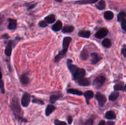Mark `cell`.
<instances>
[{
	"label": "cell",
	"instance_id": "27",
	"mask_svg": "<svg viewBox=\"0 0 126 125\" xmlns=\"http://www.w3.org/2000/svg\"><path fill=\"white\" fill-rule=\"evenodd\" d=\"M89 57V53L87 51V50H86V49H84L81 53V58L82 60H86Z\"/></svg>",
	"mask_w": 126,
	"mask_h": 125
},
{
	"label": "cell",
	"instance_id": "21",
	"mask_svg": "<svg viewBox=\"0 0 126 125\" xmlns=\"http://www.w3.org/2000/svg\"><path fill=\"white\" fill-rule=\"evenodd\" d=\"M79 36L80 37H82V38H89L91 36V32L89 31H81L79 33Z\"/></svg>",
	"mask_w": 126,
	"mask_h": 125
},
{
	"label": "cell",
	"instance_id": "39",
	"mask_svg": "<svg viewBox=\"0 0 126 125\" xmlns=\"http://www.w3.org/2000/svg\"><path fill=\"white\" fill-rule=\"evenodd\" d=\"M98 125H107V123H106V122L104 120H102V121H100Z\"/></svg>",
	"mask_w": 126,
	"mask_h": 125
},
{
	"label": "cell",
	"instance_id": "43",
	"mask_svg": "<svg viewBox=\"0 0 126 125\" xmlns=\"http://www.w3.org/2000/svg\"><path fill=\"white\" fill-rule=\"evenodd\" d=\"M124 89H125V90L126 91V86H125V87H124Z\"/></svg>",
	"mask_w": 126,
	"mask_h": 125
},
{
	"label": "cell",
	"instance_id": "14",
	"mask_svg": "<svg viewBox=\"0 0 126 125\" xmlns=\"http://www.w3.org/2000/svg\"><path fill=\"white\" fill-rule=\"evenodd\" d=\"M62 23L61 21L59 20L52 26V29L54 31H58L62 29Z\"/></svg>",
	"mask_w": 126,
	"mask_h": 125
},
{
	"label": "cell",
	"instance_id": "41",
	"mask_svg": "<svg viewBox=\"0 0 126 125\" xmlns=\"http://www.w3.org/2000/svg\"><path fill=\"white\" fill-rule=\"evenodd\" d=\"M1 78H2V74L0 72V79H1Z\"/></svg>",
	"mask_w": 126,
	"mask_h": 125
},
{
	"label": "cell",
	"instance_id": "2",
	"mask_svg": "<svg viewBox=\"0 0 126 125\" xmlns=\"http://www.w3.org/2000/svg\"><path fill=\"white\" fill-rule=\"evenodd\" d=\"M11 109L13 111L14 114L15 116L18 119V120H22L23 121V118L22 117V111H21L20 107L18 104V100L16 98H14L12 99V103H11Z\"/></svg>",
	"mask_w": 126,
	"mask_h": 125
},
{
	"label": "cell",
	"instance_id": "18",
	"mask_svg": "<svg viewBox=\"0 0 126 125\" xmlns=\"http://www.w3.org/2000/svg\"><path fill=\"white\" fill-rule=\"evenodd\" d=\"M55 17L54 15L50 14L49 15L47 16L45 18V22H46L47 23H49V24H50V23H52L55 22Z\"/></svg>",
	"mask_w": 126,
	"mask_h": 125
},
{
	"label": "cell",
	"instance_id": "1",
	"mask_svg": "<svg viewBox=\"0 0 126 125\" xmlns=\"http://www.w3.org/2000/svg\"><path fill=\"white\" fill-rule=\"evenodd\" d=\"M71 41V38L70 37H65L63 40V49L62 51L59 52V53L55 56V61L56 62H58L60 60L62 59V58L66 54V51H67L68 49V47L70 45V42Z\"/></svg>",
	"mask_w": 126,
	"mask_h": 125
},
{
	"label": "cell",
	"instance_id": "29",
	"mask_svg": "<svg viewBox=\"0 0 126 125\" xmlns=\"http://www.w3.org/2000/svg\"><path fill=\"white\" fill-rule=\"evenodd\" d=\"M123 88H124V83L123 82H119V83H117L114 87V90L116 91L119 90H122V89H123Z\"/></svg>",
	"mask_w": 126,
	"mask_h": 125
},
{
	"label": "cell",
	"instance_id": "4",
	"mask_svg": "<svg viewBox=\"0 0 126 125\" xmlns=\"http://www.w3.org/2000/svg\"><path fill=\"white\" fill-rule=\"evenodd\" d=\"M105 81V77L104 76H99V77H97L94 80L93 82V85L96 88H100V87L103 85Z\"/></svg>",
	"mask_w": 126,
	"mask_h": 125
},
{
	"label": "cell",
	"instance_id": "26",
	"mask_svg": "<svg viewBox=\"0 0 126 125\" xmlns=\"http://www.w3.org/2000/svg\"><path fill=\"white\" fill-rule=\"evenodd\" d=\"M102 45L103 47L107 48H110L111 46V42L109 39H105L102 41Z\"/></svg>",
	"mask_w": 126,
	"mask_h": 125
},
{
	"label": "cell",
	"instance_id": "33",
	"mask_svg": "<svg viewBox=\"0 0 126 125\" xmlns=\"http://www.w3.org/2000/svg\"><path fill=\"white\" fill-rule=\"evenodd\" d=\"M0 90L1 93H4V82L2 80L0 79Z\"/></svg>",
	"mask_w": 126,
	"mask_h": 125
},
{
	"label": "cell",
	"instance_id": "42",
	"mask_svg": "<svg viewBox=\"0 0 126 125\" xmlns=\"http://www.w3.org/2000/svg\"><path fill=\"white\" fill-rule=\"evenodd\" d=\"M55 1H58V2H61V1H62V0H55Z\"/></svg>",
	"mask_w": 126,
	"mask_h": 125
},
{
	"label": "cell",
	"instance_id": "19",
	"mask_svg": "<svg viewBox=\"0 0 126 125\" xmlns=\"http://www.w3.org/2000/svg\"><path fill=\"white\" fill-rule=\"evenodd\" d=\"M98 0H81V1H76V3L80 4H87L95 3Z\"/></svg>",
	"mask_w": 126,
	"mask_h": 125
},
{
	"label": "cell",
	"instance_id": "37",
	"mask_svg": "<svg viewBox=\"0 0 126 125\" xmlns=\"http://www.w3.org/2000/svg\"><path fill=\"white\" fill-rule=\"evenodd\" d=\"M122 53L123 54V55H124L125 57H126V46H124V47H123V49H122Z\"/></svg>",
	"mask_w": 126,
	"mask_h": 125
},
{
	"label": "cell",
	"instance_id": "9",
	"mask_svg": "<svg viewBox=\"0 0 126 125\" xmlns=\"http://www.w3.org/2000/svg\"><path fill=\"white\" fill-rule=\"evenodd\" d=\"M67 66L68 67L69 70H70V72H71L72 75H73L75 73L77 69H78V67L74 65L72 63V61L71 60H68L67 61Z\"/></svg>",
	"mask_w": 126,
	"mask_h": 125
},
{
	"label": "cell",
	"instance_id": "35",
	"mask_svg": "<svg viewBox=\"0 0 126 125\" xmlns=\"http://www.w3.org/2000/svg\"><path fill=\"white\" fill-rule=\"evenodd\" d=\"M39 26L44 28V27L47 26V23L45 21H41L39 23Z\"/></svg>",
	"mask_w": 126,
	"mask_h": 125
},
{
	"label": "cell",
	"instance_id": "30",
	"mask_svg": "<svg viewBox=\"0 0 126 125\" xmlns=\"http://www.w3.org/2000/svg\"><path fill=\"white\" fill-rule=\"evenodd\" d=\"M119 95V94L118 92H116V91L113 92V93H112L111 94H110V96H109V99L110 100H116V99L118 98Z\"/></svg>",
	"mask_w": 126,
	"mask_h": 125
},
{
	"label": "cell",
	"instance_id": "24",
	"mask_svg": "<svg viewBox=\"0 0 126 125\" xmlns=\"http://www.w3.org/2000/svg\"><path fill=\"white\" fill-rule=\"evenodd\" d=\"M20 81L23 85H27L29 82V78L27 74H23L20 77Z\"/></svg>",
	"mask_w": 126,
	"mask_h": 125
},
{
	"label": "cell",
	"instance_id": "38",
	"mask_svg": "<svg viewBox=\"0 0 126 125\" xmlns=\"http://www.w3.org/2000/svg\"><path fill=\"white\" fill-rule=\"evenodd\" d=\"M67 120H68V124H71V123H72L73 121V118L71 117V116H69L67 118Z\"/></svg>",
	"mask_w": 126,
	"mask_h": 125
},
{
	"label": "cell",
	"instance_id": "25",
	"mask_svg": "<svg viewBox=\"0 0 126 125\" xmlns=\"http://www.w3.org/2000/svg\"><path fill=\"white\" fill-rule=\"evenodd\" d=\"M126 13L124 11H121V12H119V13L118 15V22H122L123 20H124V19H126Z\"/></svg>",
	"mask_w": 126,
	"mask_h": 125
},
{
	"label": "cell",
	"instance_id": "20",
	"mask_svg": "<svg viewBox=\"0 0 126 125\" xmlns=\"http://www.w3.org/2000/svg\"><path fill=\"white\" fill-rule=\"evenodd\" d=\"M74 30V26L71 25H66L63 28L62 31L64 33H71Z\"/></svg>",
	"mask_w": 126,
	"mask_h": 125
},
{
	"label": "cell",
	"instance_id": "36",
	"mask_svg": "<svg viewBox=\"0 0 126 125\" xmlns=\"http://www.w3.org/2000/svg\"><path fill=\"white\" fill-rule=\"evenodd\" d=\"M93 120L89 119V120H88L86 123H85V125H93Z\"/></svg>",
	"mask_w": 126,
	"mask_h": 125
},
{
	"label": "cell",
	"instance_id": "40",
	"mask_svg": "<svg viewBox=\"0 0 126 125\" xmlns=\"http://www.w3.org/2000/svg\"><path fill=\"white\" fill-rule=\"evenodd\" d=\"M107 125H114V123L113 121H108L107 123Z\"/></svg>",
	"mask_w": 126,
	"mask_h": 125
},
{
	"label": "cell",
	"instance_id": "5",
	"mask_svg": "<svg viewBox=\"0 0 126 125\" xmlns=\"http://www.w3.org/2000/svg\"><path fill=\"white\" fill-rule=\"evenodd\" d=\"M95 98L98 102V105L100 107L104 106L105 104L107 102V98L103 94L100 93H97L95 95Z\"/></svg>",
	"mask_w": 126,
	"mask_h": 125
},
{
	"label": "cell",
	"instance_id": "3",
	"mask_svg": "<svg viewBox=\"0 0 126 125\" xmlns=\"http://www.w3.org/2000/svg\"><path fill=\"white\" fill-rule=\"evenodd\" d=\"M86 75V71L84 69L81 68H78L77 69V71L75 72V73L73 75V79L75 80H79L81 78H83Z\"/></svg>",
	"mask_w": 126,
	"mask_h": 125
},
{
	"label": "cell",
	"instance_id": "6",
	"mask_svg": "<svg viewBox=\"0 0 126 125\" xmlns=\"http://www.w3.org/2000/svg\"><path fill=\"white\" fill-rule=\"evenodd\" d=\"M108 31L107 28H101L100 29H99V30L95 33V36L97 38H98V39H102V38H105V37L108 34Z\"/></svg>",
	"mask_w": 126,
	"mask_h": 125
},
{
	"label": "cell",
	"instance_id": "8",
	"mask_svg": "<svg viewBox=\"0 0 126 125\" xmlns=\"http://www.w3.org/2000/svg\"><path fill=\"white\" fill-rule=\"evenodd\" d=\"M62 97V93L60 92H54L50 97V101L51 103H55Z\"/></svg>",
	"mask_w": 126,
	"mask_h": 125
},
{
	"label": "cell",
	"instance_id": "11",
	"mask_svg": "<svg viewBox=\"0 0 126 125\" xmlns=\"http://www.w3.org/2000/svg\"><path fill=\"white\" fill-rule=\"evenodd\" d=\"M9 25L7 26V28L10 30L15 29L17 27V22L16 20L12 19V18H9Z\"/></svg>",
	"mask_w": 126,
	"mask_h": 125
},
{
	"label": "cell",
	"instance_id": "7",
	"mask_svg": "<svg viewBox=\"0 0 126 125\" xmlns=\"http://www.w3.org/2000/svg\"><path fill=\"white\" fill-rule=\"evenodd\" d=\"M30 98L31 96L28 93H24L22 98V105L25 107L28 106L30 102Z\"/></svg>",
	"mask_w": 126,
	"mask_h": 125
},
{
	"label": "cell",
	"instance_id": "31",
	"mask_svg": "<svg viewBox=\"0 0 126 125\" xmlns=\"http://www.w3.org/2000/svg\"><path fill=\"white\" fill-rule=\"evenodd\" d=\"M54 123L55 125H67V124L64 121H62L58 120H55L54 121Z\"/></svg>",
	"mask_w": 126,
	"mask_h": 125
},
{
	"label": "cell",
	"instance_id": "28",
	"mask_svg": "<svg viewBox=\"0 0 126 125\" xmlns=\"http://www.w3.org/2000/svg\"><path fill=\"white\" fill-rule=\"evenodd\" d=\"M67 93H71L73 94H76V95H82V92L76 89H68L67 90Z\"/></svg>",
	"mask_w": 126,
	"mask_h": 125
},
{
	"label": "cell",
	"instance_id": "16",
	"mask_svg": "<svg viewBox=\"0 0 126 125\" xmlns=\"http://www.w3.org/2000/svg\"><path fill=\"white\" fill-rule=\"evenodd\" d=\"M105 118L108 120H114L116 118V114L113 111H108L106 113Z\"/></svg>",
	"mask_w": 126,
	"mask_h": 125
},
{
	"label": "cell",
	"instance_id": "15",
	"mask_svg": "<svg viewBox=\"0 0 126 125\" xmlns=\"http://www.w3.org/2000/svg\"><path fill=\"white\" fill-rule=\"evenodd\" d=\"M55 110V107L53 105H48L46 109V115L49 116L50 115L54 110Z\"/></svg>",
	"mask_w": 126,
	"mask_h": 125
},
{
	"label": "cell",
	"instance_id": "10",
	"mask_svg": "<svg viewBox=\"0 0 126 125\" xmlns=\"http://www.w3.org/2000/svg\"><path fill=\"white\" fill-rule=\"evenodd\" d=\"M12 41L10 40L8 42L7 45L6 47V49H5V54L7 55V56H11V53H12Z\"/></svg>",
	"mask_w": 126,
	"mask_h": 125
},
{
	"label": "cell",
	"instance_id": "17",
	"mask_svg": "<svg viewBox=\"0 0 126 125\" xmlns=\"http://www.w3.org/2000/svg\"><path fill=\"white\" fill-rule=\"evenodd\" d=\"M84 95L85 98H86L87 103L89 104V99H91V98H93L94 93L92 91H86L84 93Z\"/></svg>",
	"mask_w": 126,
	"mask_h": 125
},
{
	"label": "cell",
	"instance_id": "23",
	"mask_svg": "<svg viewBox=\"0 0 126 125\" xmlns=\"http://www.w3.org/2000/svg\"><path fill=\"white\" fill-rule=\"evenodd\" d=\"M106 4L104 0H100L99 2L96 4V7L99 10H103L105 8Z\"/></svg>",
	"mask_w": 126,
	"mask_h": 125
},
{
	"label": "cell",
	"instance_id": "32",
	"mask_svg": "<svg viewBox=\"0 0 126 125\" xmlns=\"http://www.w3.org/2000/svg\"><path fill=\"white\" fill-rule=\"evenodd\" d=\"M33 102L36 103V104H41V105H43V104H44V102H43V100H40V99H36V98H34V99H33Z\"/></svg>",
	"mask_w": 126,
	"mask_h": 125
},
{
	"label": "cell",
	"instance_id": "12",
	"mask_svg": "<svg viewBox=\"0 0 126 125\" xmlns=\"http://www.w3.org/2000/svg\"><path fill=\"white\" fill-rule=\"evenodd\" d=\"M91 56H92V61H91V62H92V64H94L97 63L101 60V57L97 53H92L91 54Z\"/></svg>",
	"mask_w": 126,
	"mask_h": 125
},
{
	"label": "cell",
	"instance_id": "34",
	"mask_svg": "<svg viewBox=\"0 0 126 125\" xmlns=\"http://www.w3.org/2000/svg\"><path fill=\"white\" fill-rule=\"evenodd\" d=\"M121 27L123 30L126 31V19H124L121 22Z\"/></svg>",
	"mask_w": 126,
	"mask_h": 125
},
{
	"label": "cell",
	"instance_id": "22",
	"mask_svg": "<svg viewBox=\"0 0 126 125\" xmlns=\"http://www.w3.org/2000/svg\"><path fill=\"white\" fill-rule=\"evenodd\" d=\"M104 17L106 20H110L113 19L114 17V14L111 11H107L104 13Z\"/></svg>",
	"mask_w": 126,
	"mask_h": 125
},
{
	"label": "cell",
	"instance_id": "13",
	"mask_svg": "<svg viewBox=\"0 0 126 125\" xmlns=\"http://www.w3.org/2000/svg\"><path fill=\"white\" fill-rule=\"evenodd\" d=\"M78 83L79 85L83 86V87H87L90 85L91 82L88 78H82L81 79L78 80Z\"/></svg>",
	"mask_w": 126,
	"mask_h": 125
}]
</instances>
